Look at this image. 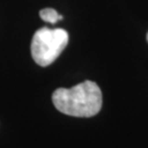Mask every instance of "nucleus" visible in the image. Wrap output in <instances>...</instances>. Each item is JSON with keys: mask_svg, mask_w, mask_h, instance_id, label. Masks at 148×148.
I'll return each mask as SVG.
<instances>
[{"mask_svg": "<svg viewBox=\"0 0 148 148\" xmlns=\"http://www.w3.org/2000/svg\"><path fill=\"white\" fill-rule=\"evenodd\" d=\"M52 100L55 108L66 115L90 117L100 112L102 92L95 81L87 80L69 89H56Z\"/></svg>", "mask_w": 148, "mask_h": 148, "instance_id": "obj_1", "label": "nucleus"}, {"mask_svg": "<svg viewBox=\"0 0 148 148\" xmlns=\"http://www.w3.org/2000/svg\"><path fill=\"white\" fill-rule=\"evenodd\" d=\"M68 38V33L64 29L45 27L37 30L31 43V54L34 62L42 67L51 65L67 46Z\"/></svg>", "mask_w": 148, "mask_h": 148, "instance_id": "obj_2", "label": "nucleus"}, {"mask_svg": "<svg viewBox=\"0 0 148 148\" xmlns=\"http://www.w3.org/2000/svg\"><path fill=\"white\" fill-rule=\"evenodd\" d=\"M40 16L42 18L43 21L48 22L51 24L57 23L58 21L63 20V16L59 14L57 11L53 8H45L40 11Z\"/></svg>", "mask_w": 148, "mask_h": 148, "instance_id": "obj_3", "label": "nucleus"}, {"mask_svg": "<svg viewBox=\"0 0 148 148\" xmlns=\"http://www.w3.org/2000/svg\"><path fill=\"white\" fill-rule=\"evenodd\" d=\"M147 42H148V33H147Z\"/></svg>", "mask_w": 148, "mask_h": 148, "instance_id": "obj_4", "label": "nucleus"}]
</instances>
